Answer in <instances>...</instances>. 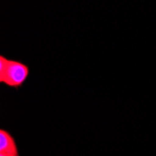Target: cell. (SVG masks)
Listing matches in <instances>:
<instances>
[{"label":"cell","mask_w":156,"mask_h":156,"mask_svg":"<svg viewBox=\"0 0 156 156\" xmlns=\"http://www.w3.org/2000/svg\"><path fill=\"white\" fill-rule=\"evenodd\" d=\"M0 153L19 156V150L14 137L7 130H0Z\"/></svg>","instance_id":"cell-2"},{"label":"cell","mask_w":156,"mask_h":156,"mask_svg":"<svg viewBox=\"0 0 156 156\" xmlns=\"http://www.w3.org/2000/svg\"><path fill=\"white\" fill-rule=\"evenodd\" d=\"M0 156H11V155H7V154H1V153H0Z\"/></svg>","instance_id":"cell-3"},{"label":"cell","mask_w":156,"mask_h":156,"mask_svg":"<svg viewBox=\"0 0 156 156\" xmlns=\"http://www.w3.org/2000/svg\"><path fill=\"white\" fill-rule=\"evenodd\" d=\"M29 67L25 64L0 56V82L13 88H18L29 76Z\"/></svg>","instance_id":"cell-1"}]
</instances>
